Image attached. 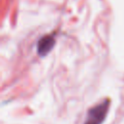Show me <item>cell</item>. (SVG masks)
I'll use <instances>...</instances> for the list:
<instances>
[{
	"instance_id": "1",
	"label": "cell",
	"mask_w": 124,
	"mask_h": 124,
	"mask_svg": "<svg viewBox=\"0 0 124 124\" xmlns=\"http://www.w3.org/2000/svg\"><path fill=\"white\" fill-rule=\"evenodd\" d=\"M109 108V100L105 99L92 107L86 114L83 124H102L107 117Z\"/></svg>"
},
{
	"instance_id": "2",
	"label": "cell",
	"mask_w": 124,
	"mask_h": 124,
	"mask_svg": "<svg viewBox=\"0 0 124 124\" xmlns=\"http://www.w3.org/2000/svg\"><path fill=\"white\" fill-rule=\"evenodd\" d=\"M56 35H57V32L53 31L51 33L45 34L39 38L36 44V50L38 55L44 57L53 48L56 42Z\"/></svg>"
}]
</instances>
